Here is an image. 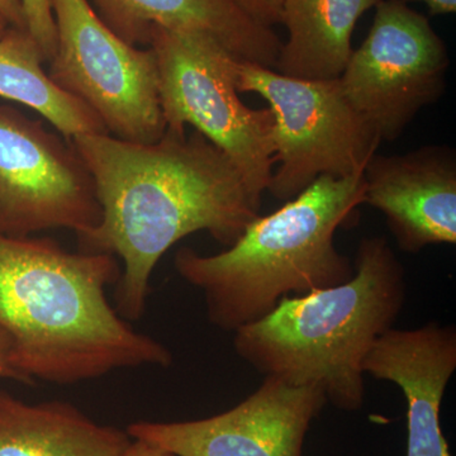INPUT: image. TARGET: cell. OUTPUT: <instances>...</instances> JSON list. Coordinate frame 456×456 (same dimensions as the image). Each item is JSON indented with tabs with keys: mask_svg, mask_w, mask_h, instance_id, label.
I'll return each instance as SVG.
<instances>
[{
	"mask_svg": "<svg viewBox=\"0 0 456 456\" xmlns=\"http://www.w3.org/2000/svg\"><path fill=\"white\" fill-rule=\"evenodd\" d=\"M70 141L101 206L98 226L77 237L80 251L123 261L116 310L125 320L145 314L150 278L171 246L200 231L231 246L260 215L261 200L232 161L196 130H165L152 143L110 134Z\"/></svg>",
	"mask_w": 456,
	"mask_h": 456,
	"instance_id": "obj_1",
	"label": "cell"
},
{
	"mask_svg": "<svg viewBox=\"0 0 456 456\" xmlns=\"http://www.w3.org/2000/svg\"><path fill=\"white\" fill-rule=\"evenodd\" d=\"M121 273L113 255L0 233V329L29 386H74L121 369L169 367V349L136 331L108 301Z\"/></svg>",
	"mask_w": 456,
	"mask_h": 456,
	"instance_id": "obj_2",
	"label": "cell"
},
{
	"mask_svg": "<svg viewBox=\"0 0 456 456\" xmlns=\"http://www.w3.org/2000/svg\"><path fill=\"white\" fill-rule=\"evenodd\" d=\"M346 283L284 297L260 320L235 331L237 355L264 377L318 386L327 403L362 410V362L395 327L406 303V272L386 237L359 242Z\"/></svg>",
	"mask_w": 456,
	"mask_h": 456,
	"instance_id": "obj_3",
	"label": "cell"
},
{
	"mask_svg": "<svg viewBox=\"0 0 456 456\" xmlns=\"http://www.w3.org/2000/svg\"><path fill=\"white\" fill-rule=\"evenodd\" d=\"M365 202L364 175L320 176L268 216H257L235 244L216 255L182 248L174 266L203 294L213 326L235 332L277 307L284 297L346 283L354 261L335 245Z\"/></svg>",
	"mask_w": 456,
	"mask_h": 456,
	"instance_id": "obj_4",
	"label": "cell"
},
{
	"mask_svg": "<svg viewBox=\"0 0 456 456\" xmlns=\"http://www.w3.org/2000/svg\"><path fill=\"white\" fill-rule=\"evenodd\" d=\"M147 47L158 65L167 130L202 134L228 156L257 200L275 165L274 114L253 110L237 90L240 59L207 33L154 27Z\"/></svg>",
	"mask_w": 456,
	"mask_h": 456,
	"instance_id": "obj_5",
	"label": "cell"
},
{
	"mask_svg": "<svg viewBox=\"0 0 456 456\" xmlns=\"http://www.w3.org/2000/svg\"><path fill=\"white\" fill-rule=\"evenodd\" d=\"M237 90L261 95L274 114L279 169L268 191L281 202L293 200L320 176L360 175L382 143L345 97L338 79H297L240 60Z\"/></svg>",
	"mask_w": 456,
	"mask_h": 456,
	"instance_id": "obj_6",
	"label": "cell"
},
{
	"mask_svg": "<svg viewBox=\"0 0 456 456\" xmlns=\"http://www.w3.org/2000/svg\"><path fill=\"white\" fill-rule=\"evenodd\" d=\"M51 5L56 50L50 79L97 114L110 136L134 143L160 140L167 125L152 50L123 41L89 0H51Z\"/></svg>",
	"mask_w": 456,
	"mask_h": 456,
	"instance_id": "obj_7",
	"label": "cell"
},
{
	"mask_svg": "<svg viewBox=\"0 0 456 456\" xmlns=\"http://www.w3.org/2000/svg\"><path fill=\"white\" fill-rule=\"evenodd\" d=\"M448 47L430 20L403 0H380L373 25L338 77L345 97L393 142L445 92Z\"/></svg>",
	"mask_w": 456,
	"mask_h": 456,
	"instance_id": "obj_8",
	"label": "cell"
},
{
	"mask_svg": "<svg viewBox=\"0 0 456 456\" xmlns=\"http://www.w3.org/2000/svg\"><path fill=\"white\" fill-rule=\"evenodd\" d=\"M99 221L94 180L73 142L0 103V233L68 228L80 237Z\"/></svg>",
	"mask_w": 456,
	"mask_h": 456,
	"instance_id": "obj_9",
	"label": "cell"
},
{
	"mask_svg": "<svg viewBox=\"0 0 456 456\" xmlns=\"http://www.w3.org/2000/svg\"><path fill=\"white\" fill-rule=\"evenodd\" d=\"M326 404L321 387L264 377L253 395L220 415L134 422L127 432L175 456H302L312 422Z\"/></svg>",
	"mask_w": 456,
	"mask_h": 456,
	"instance_id": "obj_10",
	"label": "cell"
},
{
	"mask_svg": "<svg viewBox=\"0 0 456 456\" xmlns=\"http://www.w3.org/2000/svg\"><path fill=\"white\" fill-rule=\"evenodd\" d=\"M362 175L364 204L386 216L402 251L456 244L454 149L428 145L403 155L375 154Z\"/></svg>",
	"mask_w": 456,
	"mask_h": 456,
	"instance_id": "obj_11",
	"label": "cell"
},
{
	"mask_svg": "<svg viewBox=\"0 0 456 456\" xmlns=\"http://www.w3.org/2000/svg\"><path fill=\"white\" fill-rule=\"evenodd\" d=\"M456 370L454 325L393 327L374 342L364 374L395 383L407 402V455L452 456L441 428V403Z\"/></svg>",
	"mask_w": 456,
	"mask_h": 456,
	"instance_id": "obj_12",
	"label": "cell"
},
{
	"mask_svg": "<svg viewBox=\"0 0 456 456\" xmlns=\"http://www.w3.org/2000/svg\"><path fill=\"white\" fill-rule=\"evenodd\" d=\"M101 20L132 46H147L154 27L212 36L237 59L275 69L283 42L233 0H89Z\"/></svg>",
	"mask_w": 456,
	"mask_h": 456,
	"instance_id": "obj_13",
	"label": "cell"
},
{
	"mask_svg": "<svg viewBox=\"0 0 456 456\" xmlns=\"http://www.w3.org/2000/svg\"><path fill=\"white\" fill-rule=\"evenodd\" d=\"M131 441L68 402L28 403L0 389V456H123Z\"/></svg>",
	"mask_w": 456,
	"mask_h": 456,
	"instance_id": "obj_14",
	"label": "cell"
},
{
	"mask_svg": "<svg viewBox=\"0 0 456 456\" xmlns=\"http://www.w3.org/2000/svg\"><path fill=\"white\" fill-rule=\"evenodd\" d=\"M380 0H285L288 40L274 70L305 80H335L349 62L356 23Z\"/></svg>",
	"mask_w": 456,
	"mask_h": 456,
	"instance_id": "obj_15",
	"label": "cell"
},
{
	"mask_svg": "<svg viewBox=\"0 0 456 456\" xmlns=\"http://www.w3.org/2000/svg\"><path fill=\"white\" fill-rule=\"evenodd\" d=\"M45 62L31 33L9 27L0 37V98L41 114L69 140L79 134H108L97 114L50 79Z\"/></svg>",
	"mask_w": 456,
	"mask_h": 456,
	"instance_id": "obj_16",
	"label": "cell"
},
{
	"mask_svg": "<svg viewBox=\"0 0 456 456\" xmlns=\"http://www.w3.org/2000/svg\"><path fill=\"white\" fill-rule=\"evenodd\" d=\"M20 4L27 31L31 33L49 62L56 50V26L51 0H20Z\"/></svg>",
	"mask_w": 456,
	"mask_h": 456,
	"instance_id": "obj_17",
	"label": "cell"
},
{
	"mask_svg": "<svg viewBox=\"0 0 456 456\" xmlns=\"http://www.w3.org/2000/svg\"><path fill=\"white\" fill-rule=\"evenodd\" d=\"M285 0H233V3L257 25L272 28L281 23Z\"/></svg>",
	"mask_w": 456,
	"mask_h": 456,
	"instance_id": "obj_18",
	"label": "cell"
},
{
	"mask_svg": "<svg viewBox=\"0 0 456 456\" xmlns=\"http://www.w3.org/2000/svg\"><path fill=\"white\" fill-rule=\"evenodd\" d=\"M12 353H13V345L11 338L4 330L0 329V379L16 380L29 386L26 378L18 373L17 369L14 368Z\"/></svg>",
	"mask_w": 456,
	"mask_h": 456,
	"instance_id": "obj_19",
	"label": "cell"
},
{
	"mask_svg": "<svg viewBox=\"0 0 456 456\" xmlns=\"http://www.w3.org/2000/svg\"><path fill=\"white\" fill-rule=\"evenodd\" d=\"M0 14L5 18L9 26L27 29L20 0H0Z\"/></svg>",
	"mask_w": 456,
	"mask_h": 456,
	"instance_id": "obj_20",
	"label": "cell"
},
{
	"mask_svg": "<svg viewBox=\"0 0 456 456\" xmlns=\"http://www.w3.org/2000/svg\"><path fill=\"white\" fill-rule=\"evenodd\" d=\"M123 456H175L170 452L154 445V444L147 443L145 440L134 439L131 441L130 446L126 450Z\"/></svg>",
	"mask_w": 456,
	"mask_h": 456,
	"instance_id": "obj_21",
	"label": "cell"
},
{
	"mask_svg": "<svg viewBox=\"0 0 456 456\" xmlns=\"http://www.w3.org/2000/svg\"><path fill=\"white\" fill-rule=\"evenodd\" d=\"M403 2H422L425 3L430 11L431 16L437 14H452L456 12V0H403Z\"/></svg>",
	"mask_w": 456,
	"mask_h": 456,
	"instance_id": "obj_22",
	"label": "cell"
},
{
	"mask_svg": "<svg viewBox=\"0 0 456 456\" xmlns=\"http://www.w3.org/2000/svg\"><path fill=\"white\" fill-rule=\"evenodd\" d=\"M9 23L5 20V18L0 14V37L4 35L5 31L9 28Z\"/></svg>",
	"mask_w": 456,
	"mask_h": 456,
	"instance_id": "obj_23",
	"label": "cell"
}]
</instances>
